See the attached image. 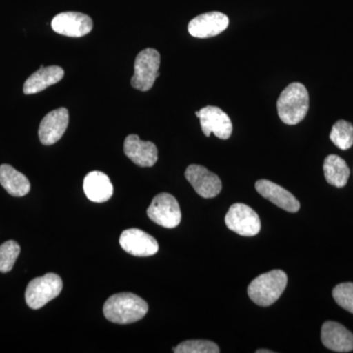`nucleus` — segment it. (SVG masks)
Listing matches in <instances>:
<instances>
[{
    "instance_id": "nucleus-10",
    "label": "nucleus",
    "mask_w": 353,
    "mask_h": 353,
    "mask_svg": "<svg viewBox=\"0 0 353 353\" xmlns=\"http://www.w3.org/2000/svg\"><path fill=\"white\" fill-rule=\"evenodd\" d=\"M51 27L57 34L70 38H81L92 31L94 22L90 16L79 12H63L53 18Z\"/></svg>"
},
{
    "instance_id": "nucleus-15",
    "label": "nucleus",
    "mask_w": 353,
    "mask_h": 353,
    "mask_svg": "<svg viewBox=\"0 0 353 353\" xmlns=\"http://www.w3.org/2000/svg\"><path fill=\"white\" fill-rule=\"evenodd\" d=\"M124 152L141 167H152L158 160L157 145L152 141H141L137 134H130L125 139Z\"/></svg>"
},
{
    "instance_id": "nucleus-8",
    "label": "nucleus",
    "mask_w": 353,
    "mask_h": 353,
    "mask_svg": "<svg viewBox=\"0 0 353 353\" xmlns=\"http://www.w3.org/2000/svg\"><path fill=\"white\" fill-rule=\"evenodd\" d=\"M201 120L202 132L206 137L214 134L217 138L228 139L233 132V124L222 109L216 106H206L196 112Z\"/></svg>"
},
{
    "instance_id": "nucleus-20",
    "label": "nucleus",
    "mask_w": 353,
    "mask_h": 353,
    "mask_svg": "<svg viewBox=\"0 0 353 353\" xmlns=\"http://www.w3.org/2000/svg\"><path fill=\"white\" fill-rule=\"evenodd\" d=\"M325 178L330 185L336 188H343L347 183L350 170L347 162L338 155H329L324 161Z\"/></svg>"
},
{
    "instance_id": "nucleus-2",
    "label": "nucleus",
    "mask_w": 353,
    "mask_h": 353,
    "mask_svg": "<svg viewBox=\"0 0 353 353\" xmlns=\"http://www.w3.org/2000/svg\"><path fill=\"white\" fill-rule=\"evenodd\" d=\"M279 117L287 125H296L305 118L309 109L307 90L301 83H292L280 94L277 101Z\"/></svg>"
},
{
    "instance_id": "nucleus-5",
    "label": "nucleus",
    "mask_w": 353,
    "mask_h": 353,
    "mask_svg": "<svg viewBox=\"0 0 353 353\" xmlns=\"http://www.w3.org/2000/svg\"><path fill=\"white\" fill-rule=\"evenodd\" d=\"M160 54L154 48H145L139 53L134 61V74L131 83L136 90L148 92L152 90L159 76Z\"/></svg>"
},
{
    "instance_id": "nucleus-18",
    "label": "nucleus",
    "mask_w": 353,
    "mask_h": 353,
    "mask_svg": "<svg viewBox=\"0 0 353 353\" xmlns=\"http://www.w3.org/2000/svg\"><path fill=\"white\" fill-rule=\"evenodd\" d=\"M64 70L59 66H41V69L34 72L28 78L24 85L25 94H34L43 92L50 85L60 82L63 79Z\"/></svg>"
},
{
    "instance_id": "nucleus-11",
    "label": "nucleus",
    "mask_w": 353,
    "mask_h": 353,
    "mask_svg": "<svg viewBox=\"0 0 353 353\" xmlns=\"http://www.w3.org/2000/svg\"><path fill=\"white\" fill-rule=\"evenodd\" d=\"M121 248L132 256H152L159 245L152 236L139 229L125 230L119 240Z\"/></svg>"
},
{
    "instance_id": "nucleus-9",
    "label": "nucleus",
    "mask_w": 353,
    "mask_h": 353,
    "mask_svg": "<svg viewBox=\"0 0 353 353\" xmlns=\"http://www.w3.org/2000/svg\"><path fill=\"white\" fill-rule=\"evenodd\" d=\"M185 176L197 194L203 199H213L222 190V182L219 176L201 165H190L185 170Z\"/></svg>"
},
{
    "instance_id": "nucleus-4",
    "label": "nucleus",
    "mask_w": 353,
    "mask_h": 353,
    "mask_svg": "<svg viewBox=\"0 0 353 353\" xmlns=\"http://www.w3.org/2000/svg\"><path fill=\"white\" fill-rule=\"evenodd\" d=\"M63 289V282L59 276L48 273L32 280L26 290V303L30 308L39 309L52 299H57Z\"/></svg>"
},
{
    "instance_id": "nucleus-14",
    "label": "nucleus",
    "mask_w": 353,
    "mask_h": 353,
    "mask_svg": "<svg viewBox=\"0 0 353 353\" xmlns=\"http://www.w3.org/2000/svg\"><path fill=\"white\" fill-rule=\"evenodd\" d=\"M255 189L260 196L268 199L272 203L275 204L278 208L284 209L288 212L296 213L301 208V203L294 194L271 181H257L255 183Z\"/></svg>"
},
{
    "instance_id": "nucleus-7",
    "label": "nucleus",
    "mask_w": 353,
    "mask_h": 353,
    "mask_svg": "<svg viewBox=\"0 0 353 353\" xmlns=\"http://www.w3.org/2000/svg\"><path fill=\"white\" fill-rule=\"evenodd\" d=\"M225 222L231 231L243 236H256L261 230L259 214L243 203L233 204L228 211Z\"/></svg>"
},
{
    "instance_id": "nucleus-23",
    "label": "nucleus",
    "mask_w": 353,
    "mask_h": 353,
    "mask_svg": "<svg viewBox=\"0 0 353 353\" xmlns=\"http://www.w3.org/2000/svg\"><path fill=\"white\" fill-rule=\"evenodd\" d=\"M175 353H219L220 348L215 343L204 340L183 341L174 348Z\"/></svg>"
},
{
    "instance_id": "nucleus-19",
    "label": "nucleus",
    "mask_w": 353,
    "mask_h": 353,
    "mask_svg": "<svg viewBox=\"0 0 353 353\" xmlns=\"http://www.w3.org/2000/svg\"><path fill=\"white\" fill-rule=\"evenodd\" d=\"M0 183L9 194L16 197L25 196L31 190L27 176L10 165L0 166Z\"/></svg>"
},
{
    "instance_id": "nucleus-16",
    "label": "nucleus",
    "mask_w": 353,
    "mask_h": 353,
    "mask_svg": "<svg viewBox=\"0 0 353 353\" xmlns=\"http://www.w3.org/2000/svg\"><path fill=\"white\" fill-rule=\"evenodd\" d=\"M323 345L336 352H350L353 350V334L339 323L328 321L321 330Z\"/></svg>"
},
{
    "instance_id": "nucleus-21",
    "label": "nucleus",
    "mask_w": 353,
    "mask_h": 353,
    "mask_svg": "<svg viewBox=\"0 0 353 353\" xmlns=\"http://www.w3.org/2000/svg\"><path fill=\"white\" fill-rule=\"evenodd\" d=\"M330 139L340 150H350L353 145V125L347 121H338L332 129Z\"/></svg>"
},
{
    "instance_id": "nucleus-6",
    "label": "nucleus",
    "mask_w": 353,
    "mask_h": 353,
    "mask_svg": "<svg viewBox=\"0 0 353 353\" xmlns=\"http://www.w3.org/2000/svg\"><path fill=\"white\" fill-rule=\"evenodd\" d=\"M148 216L159 226L173 229L182 220L180 205L175 197L167 192L157 194L148 208Z\"/></svg>"
},
{
    "instance_id": "nucleus-13",
    "label": "nucleus",
    "mask_w": 353,
    "mask_h": 353,
    "mask_svg": "<svg viewBox=\"0 0 353 353\" xmlns=\"http://www.w3.org/2000/svg\"><path fill=\"white\" fill-rule=\"evenodd\" d=\"M229 18L221 12L201 14L190 21L189 32L190 36L197 39H208L218 36L229 26Z\"/></svg>"
},
{
    "instance_id": "nucleus-17",
    "label": "nucleus",
    "mask_w": 353,
    "mask_h": 353,
    "mask_svg": "<svg viewBox=\"0 0 353 353\" xmlns=\"http://www.w3.org/2000/svg\"><path fill=\"white\" fill-rule=\"evenodd\" d=\"M83 190L90 201L102 203L109 201L113 196V185L106 174L92 171L85 176Z\"/></svg>"
},
{
    "instance_id": "nucleus-3",
    "label": "nucleus",
    "mask_w": 353,
    "mask_h": 353,
    "mask_svg": "<svg viewBox=\"0 0 353 353\" xmlns=\"http://www.w3.org/2000/svg\"><path fill=\"white\" fill-rule=\"evenodd\" d=\"M288 284V276L284 271L272 270L262 274L248 285V294L253 303L267 307L280 299Z\"/></svg>"
},
{
    "instance_id": "nucleus-1",
    "label": "nucleus",
    "mask_w": 353,
    "mask_h": 353,
    "mask_svg": "<svg viewBox=\"0 0 353 353\" xmlns=\"http://www.w3.org/2000/svg\"><path fill=\"white\" fill-rule=\"evenodd\" d=\"M148 311V303L131 292H121L109 297L103 306V314L108 321L127 325L143 319Z\"/></svg>"
},
{
    "instance_id": "nucleus-22",
    "label": "nucleus",
    "mask_w": 353,
    "mask_h": 353,
    "mask_svg": "<svg viewBox=\"0 0 353 353\" xmlns=\"http://www.w3.org/2000/svg\"><path fill=\"white\" fill-rule=\"evenodd\" d=\"M20 252V245L15 241H8L0 245V272L1 273H7L12 270Z\"/></svg>"
},
{
    "instance_id": "nucleus-25",
    "label": "nucleus",
    "mask_w": 353,
    "mask_h": 353,
    "mask_svg": "<svg viewBox=\"0 0 353 353\" xmlns=\"http://www.w3.org/2000/svg\"><path fill=\"white\" fill-rule=\"evenodd\" d=\"M262 352H264V353H271V352H270V350H256V353H262Z\"/></svg>"
},
{
    "instance_id": "nucleus-24",
    "label": "nucleus",
    "mask_w": 353,
    "mask_h": 353,
    "mask_svg": "<svg viewBox=\"0 0 353 353\" xmlns=\"http://www.w3.org/2000/svg\"><path fill=\"white\" fill-rule=\"evenodd\" d=\"M336 303L353 314V283H343L333 290Z\"/></svg>"
},
{
    "instance_id": "nucleus-12",
    "label": "nucleus",
    "mask_w": 353,
    "mask_h": 353,
    "mask_svg": "<svg viewBox=\"0 0 353 353\" xmlns=\"http://www.w3.org/2000/svg\"><path fill=\"white\" fill-rule=\"evenodd\" d=\"M69 124L66 108H58L46 114L39 125V141L44 145H52L63 137Z\"/></svg>"
}]
</instances>
